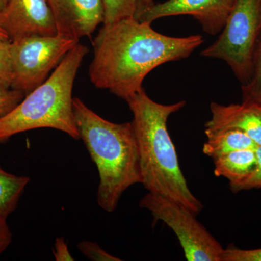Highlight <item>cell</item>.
<instances>
[{
  "label": "cell",
  "instance_id": "6da1fadb",
  "mask_svg": "<svg viewBox=\"0 0 261 261\" xmlns=\"http://www.w3.org/2000/svg\"><path fill=\"white\" fill-rule=\"evenodd\" d=\"M203 42L200 34L164 35L135 17L103 24L92 42L89 78L97 88L126 100L143 89L144 80L154 68L188 58Z\"/></svg>",
  "mask_w": 261,
  "mask_h": 261
},
{
  "label": "cell",
  "instance_id": "8fae6325",
  "mask_svg": "<svg viewBox=\"0 0 261 261\" xmlns=\"http://www.w3.org/2000/svg\"><path fill=\"white\" fill-rule=\"evenodd\" d=\"M210 108L212 116L206 122V130H241L261 145V107L243 102L223 106L213 102Z\"/></svg>",
  "mask_w": 261,
  "mask_h": 261
},
{
  "label": "cell",
  "instance_id": "ba28073f",
  "mask_svg": "<svg viewBox=\"0 0 261 261\" xmlns=\"http://www.w3.org/2000/svg\"><path fill=\"white\" fill-rule=\"evenodd\" d=\"M234 0H167L139 8L135 18L152 23L158 19L176 15H191L202 30L216 35L224 29Z\"/></svg>",
  "mask_w": 261,
  "mask_h": 261
},
{
  "label": "cell",
  "instance_id": "d6986e66",
  "mask_svg": "<svg viewBox=\"0 0 261 261\" xmlns=\"http://www.w3.org/2000/svg\"><path fill=\"white\" fill-rule=\"evenodd\" d=\"M221 261H261V248L243 250L230 245L223 250Z\"/></svg>",
  "mask_w": 261,
  "mask_h": 261
},
{
  "label": "cell",
  "instance_id": "ac0fdd59",
  "mask_svg": "<svg viewBox=\"0 0 261 261\" xmlns=\"http://www.w3.org/2000/svg\"><path fill=\"white\" fill-rule=\"evenodd\" d=\"M79 250L82 252L84 256L87 257L89 260L93 261H121V259L118 258L114 255L105 250L97 243L94 242L84 241L78 244Z\"/></svg>",
  "mask_w": 261,
  "mask_h": 261
},
{
  "label": "cell",
  "instance_id": "44dd1931",
  "mask_svg": "<svg viewBox=\"0 0 261 261\" xmlns=\"http://www.w3.org/2000/svg\"><path fill=\"white\" fill-rule=\"evenodd\" d=\"M257 157V164L255 171L246 181L244 182L241 186L238 187L236 192L243 190H252V189L261 188V145H258L255 149Z\"/></svg>",
  "mask_w": 261,
  "mask_h": 261
},
{
  "label": "cell",
  "instance_id": "ffe728a7",
  "mask_svg": "<svg viewBox=\"0 0 261 261\" xmlns=\"http://www.w3.org/2000/svg\"><path fill=\"white\" fill-rule=\"evenodd\" d=\"M24 97L25 95L22 92L15 89L0 92V117L10 112Z\"/></svg>",
  "mask_w": 261,
  "mask_h": 261
},
{
  "label": "cell",
  "instance_id": "5b68a950",
  "mask_svg": "<svg viewBox=\"0 0 261 261\" xmlns=\"http://www.w3.org/2000/svg\"><path fill=\"white\" fill-rule=\"evenodd\" d=\"M261 37V0H234L224 29L201 56L227 63L242 85L252 75V59Z\"/></svg>",
  "mask_w": 261,
  "mask_h": 261
},
{
  "label": "cell",
  "instance_id": "d4e9b609",
  "mask_svg": "<svg viewBox=\"0 0 261 261\" xmlns=\"http://www.w3.org/2000/svg\"><path fill=\"white\" fill-rule=\"evenodd\" d=\"M0 39H10L9 36L8 35L6 32L1 27H0Z\"/></svg>",
  "mask_w": 261,
  "mask_h": 261
},
{
  "label": "cell",
  "instance_id": "cb8c5ba5",
  "mask_svg": "<svg viewBox=\"0 0 261 261\" xmlns=\"http://www.w3.org/2000/svg\"><path fill=\"white\" fill-rule=\"evenodd\" d=\"M153 3V0H139L138 9L139 8L148 6V5L152 4Z\"/></svg>",
  "mask_w": 261,
  "mask_h": 261
},
{
  "label": "cell",
  "instance_id": "4fadbf2b",
  "mask_svg": "<svg viewBox=\"0 0 261 261\" xmlns=\"http://www.w3.org/2000/svg\"><path fill=\"white\" fill-rule=\"evenodd\" d=\"M205 134L207 140L202 147V152L213 159L238 149H256L258 146L241 130L205 129Z\"/></svg>",
  "mask_w": 261,
  "mask_h": 261
},
{
  "label": "cell",
  "instance_id": "e0dca14e",
  "mask_svg": "<svg viewBox=\"0 0 261 261\" xmlns=\"http://www.w3.org/2000/svg\"><path fill=\"white\" fill-rule=\"evenodd\" d=\"M10 47V39H0V92L12 89L13 73Z\"/></svg>",
  "mask_w": 261,
  "mask_h": 261
},
{
  "label": "cell",
  "instance_id": "603a6c76",
  "mask_svg": "<svg viewBox=\"0 0 261 261\" xmlns=\"http://www.w3.org/2000/svg\"><path fill=\"white\" fill-rule=\"evenodd\" d=\"M13 240V233L7 221L0 220V255L10 246Z\"/></svg>",
  "mask_w": 261,
  "mask_h": 261
},
{
  "label": "cell",
  "instance_id": "30bf717a",
  "mask_svg": "<svg viewBox=\"0 0 261 261\" xmlns=\"http://www.w3.org/2000/svg\"><path fill=\"white\" fill-rule=\"evenodd\" d=\"M58 35L80 41L104 20L102 0H47Z\"/></svg>",
  "mask_w": 261,
  "mask_h": 261
},
{
  "label": "cell",
  "instance_id": "7a4b0ae2",
  "mask_svg": "<svg viewBox=\"0 0 261 261\" xmlns=\"http://www.w3.org/2000/svg\"><path fill=\"white\" fill-rule=\"evenodd\" d=\"M140 152L142 185L148 192L169 199L197 216L203 208L180 168L176 147L168 132V118L186 106L154 102L144 89L126 99Z\"/></svg>",
  "mask_w": 261,
  "mask_h": 261
},
{
  "label": "cell",
  "instance_id": "7402d4cb",
  "mask_svg": "<svg viewBox=\"0 0 261 261\" xmlns=\"http://www.w3.org/2000/svg\"><path fill=\"white\" fill-rule=\"evenodd\" d=\"M53 255L56 261H73L75 259L72 256L68 245L63 237L56 238L53 249Z\"/></svg>",
  "mask_w": 261,
  "mask_h": 261
},
{
  "label": "cell",
  "instance_id": "7c38bea8",
  "mask_svg": "<svg viewBox=\"0 0 261 261\" xmlns=\"http://www.w3.org/2000/svg\"><path fill=\"white\" fill-rule=\"evenodd\" d=\"M213 160L214 174L228 179L230 189L235 193L251 176L257 164L255 149H238Z\"/></svg>",
  "mask_w": 261,
  "mask_h": 261
},
{
  "label": "cell",
  "instance_id": "5bb4252c",
  "mask_svg": "<svg viewBox=\"0 0 261 261\" xmlns=\"http://www.w3.org/2000/svg\"><path fill=\"white\" fill-rule=\"evenodd\" d=\"M30 178L7 172L0 165V220L7 221L17 208Z\"/></svg>",
  "mask_w": 261,
  "mask_h": 261
},
{
  "label": "cell",
  "instance_id": "52a82bcc",
  "mask_svg": "<svg viewBox=\"0 0 261 261\" xmlns=\"http://www.w3.org/2000/svg\"><path fill=\"white\" fill-rule=\"evenodd\" d=\"M140 207L151 213L153 223L162 221L173 230L187 260L221 261L222 245L190 211L151 192L140 200Z\"/></svg>",
  "mask_w": 261,
  "mask_h": 261
},
{
  "label": "cell",
  "instance_id": "2e32d148",
  "mask_svg": "<svg viewBox=\"0 0 261 261\" xmlns=\"http://www.w3.org/2000/svg\"><path fill=\"white\" fill-rule=\"evenodd\" d=\"M104 8L103 24L114 23L121 19L135 17L139 0H102Z\"/></svg>",
  "mask_w": 261,
  "mask_h": 261
},
{
  "label": "cell",
  "instance_id": "9a60e30c",
  "mask_svg": "<svg viewBox=\"0 0 261 261\" xmlns=\"http://www.w3.org/2000/svg\"><path fill=\"white\" fill-rule=\"evenodd\" d=\"M241 88L242 102L261 107V37L254 53L251 77Z\"/></svg>",
  "mask_w": 261,
  "mask_h": 261
},
{
  "label": "cell",
  "instance_id": "3957f363",
  "mask_svg": "<svg viewBox=\"0 0 261 261\" xmlns=\"http://www.w3.org/2000/svg\"><path fill=\"white\" fill-rule=\"evenodd\" d=\"M73 111L80 139L99 173L98 205L113 213L125 191L142 181L140 152L132 122L108 121L79 97L73 98Z\"/></svg>",
  "mask_w": 261,
  "mask_h": 261
},
{
  "label": "cell",
  "instance_id": "9c48e42d",
  "mask_svg": "<svg viewBox=\"0 0 261 261\" xmlns=\"http://www.w3.org/2000/svg\"><path fill=\"white\" fill-rule=\"evenodd\" d=\"M0 27L11 41L58 35L56 20L47 0H9L0 13Z\"/></svg>",
  "mask_w": 261,
  "mask_h": 261
},
{
  "label": "cell",
  "instance_id": "8992f818",
  "mask_svg": "<svg viewBox=\"0 0 261 261\" xmlns=\"http://www.w3.org/2000/svg\"><path fill=\"white\" fill-rule=\"evenodd\" d=\"M80 41L61 37H30L11 41L12 89L24 95L47 80L53 68Z\"/></svg>",
  "mask_w": 261,
  "mask_h": 261
},
{
  "label": "cell",
  "instance_id": "277c9868",
  "mask_svg": "<svg viewBox=\"0 0 261 261\" xmlns=\"http://www.w3.org/2000/svg\"><path fill=\"white\" fill-rule=\"evenodd\" d=\"M89 49L80 42L70 49L50 76L25 95L10 112L0 117V143L37 128H53L80 139L73 111L75 76Z\"/></svg>",
  "mask_w": 261,
  "mask_h": 261
},
{
  "label": "cell",
  "instance_id": "484cf974",
  "mask_svg": "<svg viewBox=\"0 0 261 261\" xmlns=\"http://www.w3.org/2000/svg\"><path fill=\"white\" fill-rule=\"evenodd\" d=\"M9 0H0V13L3 11L8 4Z\"/></svg>",
  "mask_w": 261,
  "mask_h": 261
}]
</instances>
